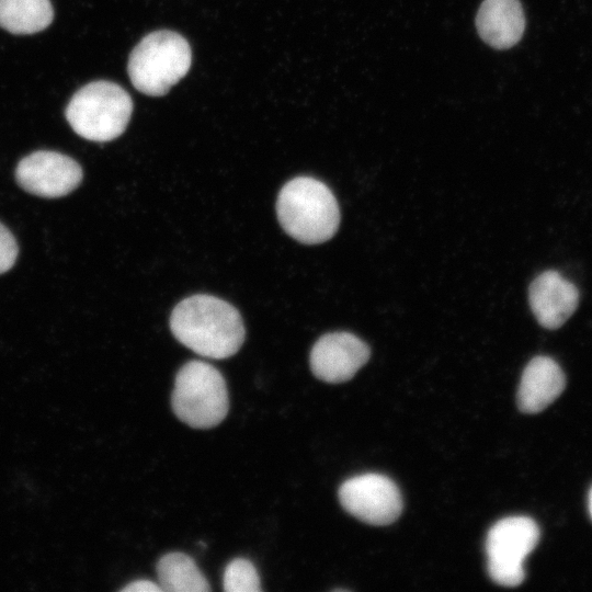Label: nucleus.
Segmentation results:
<instances>
[{
  "label": "nucleus",
  "instance_id": "nucleus-1",
  "mask_svg": "<svg viewBox=\"0 0 592 592\" xmlns=\"http://www.w3.org/2000/svg\"><path fill=\"white\" fill-rule=\"evenodd\" d=\"M174 338L198 355L223 360L232 356L244 341L239 311L210 295H193L180 301L170 316Z\"/></svg>",
  "mask_w": 592,
  "mask_h": 592
},
{
  "label": "nucleus",
  "instance_id": "nucleus-2",
  "mask_svg": "<svg viewBox=\"0 0 592 592\" xmlns=\"http://www.w3.org/2000/svg\"><path fill=\"white\" fill-rule=\"evenodd\" d=\"M276 214L286 234L306 244L329 240L340 224L334 195L326 184L309 177H297L281 189Z\"/></svg>",
  "mask_w": 592,
  "mask_h": 592
},
{
  "label": "nucleus",
  "instance_id": "nucleus-3",
  "mask_svg": "<svg viewBox=\"0 0 592 592\" xmlns=\"http://www.w3.org/2000/svg\"><path fill=\"white\" fill-rule=\"evenodd\" d=\"M191 62L187 41L175 32L161 30L146 35L134 47L127 71L139 92L161 96L187 73Z\"/></svg>",
  "mask_w": 592,
  "mask_h": 592
},
{
  "label": "nucleus",
  "instance_id": "nucleus-4",
  "mask_svg": "<svg viewBox=\"0 0 592 592\" xmlns=\"http://www.w3.org/2000/svg\"><path fill=\"white\" fill-rule=\"evenodd\" d=\"M133 101L118 84L100 80L79 89L65 115L70 127L92 141H110L122 135L130 119Z\"/></svg>",
  "mask_w": 592,
  "mask_h": 592
},
{
  "label": "nucleus",
  "instance_id": "nucleus-5",
  "mask_svg": "<svg viewBox=\"0 0 592 592\" xmlns=\"http://www.w3.org/2000/svg\"><path fill=\"white\" fill-rule=\"evenodd\" d=\"M171 407L177 418L193 429L218 425L229 410L224 376L206 362L185 363L175 376Z\"/></svg>",
  "mask_w": 592,
  "mask_h": 592
},
{
  "label": "nucleus",
  "instance_id": "nucleus-6",
  "mask_svg": "<svg viewBox=\"0 0 592 592\" xmlns=\"http://www.w3.org/2000/svg\"><path fill=\"white\" fill-rule=\"evenodd\" d=\"M539 539V528L527 516H509L498 521L486 538L487 569L490 578L504 587L520 585L524 560Z\"/></svg>",
  "mask_w": 592,
  "mask_h": 592
},
{
  "label": "nucleus",
  "instance_id": "nucleus-7",
  "mask_svg": "<svg viewBox=\"0 0 592 592\" xmlns=\"http://www.w3.org/2000/svg\"><path fill=\"white\" fill-rule=\"evenodd\" d=\"M343 509L371 525H388L402 510V499L396 483L379 474H364L345 480L339 489Z\"/></svg>",
  "mask_w": 592,
  "mask_h": 592
},
{
  "label": "nucleus",
  "instance_id": "nucleus-8",
  "mask_svg": "<svg viewBox=\"0 0 592 592\" xmlns=\"http://www.w3.org/2000/svg\"><path fill=\"white\" fill-rule=\"evenodd\" d=\"M82 175L76 160L50 150L32 152L15 169L16 182L24 191L46 198L69 194L81 183Z\"/></svg>",
  "mask_w": 592,
  "mask_h": 592
},
{
  "label": "nucleus",
  "instance_id": "nucleus-9",
  "mask_svg": "<svg viewBox=\"0 0 592 592\" xmlns=\"http://www.w3.org/2000/svg\"><path fill=\"white\" fill-rule=\"evenodd\" d=\"M369 349L350 332H331L314 344L309 364L312 374L320 380L339 384L351 379L368 361Z\"/></svg>",
  "mask_w": 592,
  "mask_h": 592
},
{
  "label": "nucleus",
  "instance_id": "nucleus-10",
  "mask_svg": "<svg viewBox=\"0 0 592 592\" xmlns=\"http://www.w3.org/2000/svg\"><path fill=\"white\" fill-rule=\"evenodd\" d=\"M579 298L576 285L553 270L540 273L528 288L530 307L546 329L560 328L578 308Z\"/></svg>",
  "mask_w": 592,
  "mask_h": 592
},
{
  "label": "nucleus",
  "instance_id": "nucleus-11",
  "mask_svg": "<svg viewBox=\"0 0 592 592\" xmlns=\"http://www.w3.org/2000/svg\"><path fill=\"white\" fill-rule=\"evenodd\" d=\"M565 386V374L557 362L548 356H536L523 371L517 407L524 413H538L560 396Z\"/></svg>",
  "mask_w": 592,
  "mask_h": 592
},
{
  "label": "nucleus",
  "instance_id": "nucleus-12",
  "mask_svg": "<svg viewBox=\"0 0 592 592\" xmlns=\"http://www.w3.org/2000/svg\"><path fill=\"white\" fill-rule=\"evenodd\" d=\"M479 36L497 49L514 46L523 36L525 15L519 0H485L476 16Z\"/></svg>",
  "mask_w": 592,
  "mask_h": 592
},
{
  "label": "nucleus",
  "instance_id": "nucleus-13",
  "mask_svg": "<svg viewBox=\"0 0 592 592\" xmlns=\"http://www.w3.org/2000/svg\"><path fill=\"white\" fill-rule=\"evenodd\" d=\"M159 585L167 592H207L208 581L196 562L181 551L163 555L156 567Z\"/></svg>",
  "mask_w": 592,
  "mask_h": 592
},
{
  "label": "nucleus",
  "instance_id": "nucleus-14",
  "mask_svg": "<svg viewBox=\"0 0 592 592\" xmlns=\"http://www.w3.org/2000/svg\"><path fill=\"white\" fill-rule=\"evenodd\" d=\"M49 0H0V27L18 35L45 30L53 21Z\"/></svg>",
  "mask_w": 592,
  "mask_h": 592
},
{
  "label": "nucleus",
  "instance_id": "nucleus-15",
  "mask_svg": "<svg viewBox=\"0 0 592 592\" xmlns=\"http://www.w3.org/2000/svg\"><path fill=\"white\" fill-rule=\"evenodd\" d=\"M223 587L226 592L261 591L258 571L254 565L246 558L232 559L226 566Z\"/></svg>",
  "mask_w": 592,
  "mask_h": 592
},
{
  "label": "nucleus",
  "instance_id": "nucleus-16",
  "mask_svg": "<svg viewBox=\"0 0 592 592\" xmlns=\"http://www.w3.org/2000/svg\"><path fill=\"white\" fill-rule=\"evenodd\" d=\"M18 253L19 248L14 236L0 223V274L5 273L14 265Z\"/></svg>",
  "mask_w": 592,
  "mask_h": 592
},
{
  "label": "nucleus",
  "instance_id": "nucleus-17",
  "mask_svg": "<svg viewBox=\"0 0 592 592\" xmlns=\"http://www.w3.org/2000/svg\"><path fill=\"white\" fill-rule=\"evenodd\" d=\"M124 592H162L159 584L149 580H136L122 589Z\"/></svg>",
  "mask_w": 592,
  "mask_h": 592
},
{
  "label": "nucleus",
  "instance_id": "nucleus-18",
  "mask_svg": "<svg viewBox=\"0 0 592 592\" xmlns=\"http://www.w3.org/2000/svg\"><path fill=\"white\" fill-rule=\"evenodd\" d=\"M589 512H590V516L592 519V488L589 492Z\"/></svg>",
  "mask_w": 592,
  "mask_h": 592
}]
</instances>
